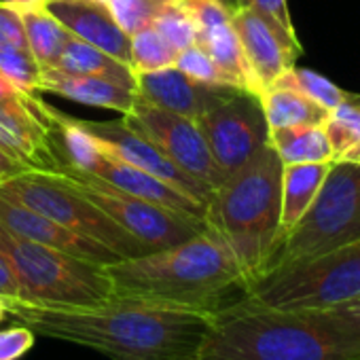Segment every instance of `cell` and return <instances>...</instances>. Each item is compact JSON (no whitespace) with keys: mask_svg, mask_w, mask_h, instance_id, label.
Returning a JSON list of instances; mask_svg holds the SVG:
<instances>
[{"mask_svg":"<svg viewBox=\"0 0 360 360\" xmlns=\"http://www.w3.org/2000/svg\"><path fill=\"white\" fill-rule=\"evenodd\" d=\"M322 129L335 161H356L360 155V94H347L328 110Z\"/></svg>","mask_w":360,"mask_h":360,"instance_id":"cell-26","label":"cell"},{"mask_svg":"<svg viewBox=\"0 0 360 360\" xmlns=\"http://www.w3.org/2000/svg\"><path fill=\"white\" fill-rule=\"evenodd\" d=\"M51 172L66 187H70L81 198L98 206L123 231L138 240L148 252L180 244L206 229V223L202 219L180 214L153 202L123 193L94 178L91 174L72 169L68 165H60L58 169Z\"/></svg>","mask_w":360,"mask_h":360,"instance_id":"cell-9","label":"cell"},{"mask_svg":"<svg viewBox=\"0 0 360 360\" xmlns=\"http://www.w3.org/2000/svg\"><path fill=\"white\" fill-rule=\"evenodd\" d=\"M269 144L284 165L335 161L322 125H290L269 129Z\"/></svg>","mask_w":360,"mask_h":360,"instance_id":"cell-23","label":"cell"},{"mask_svg":"<svg viewBox=\"0 0 360 360\" xmlns=\"http://www.w3.org/2000/svg\"><path fill=\"white\" fill-rule=\"evenodd\" d=\"M356 163H360V155H358V159H356Z\"/></svg>","mask_w":360,"mask_h":360,"instance_id":"cell-44","label":"cell"},{"mask_svg":"<svg viewBox=\"0 0 360 360\" xmlns=\"http://www.w3.org/2000/svg\"><path fill=\"white\" fill-rule=\"evenodd\" d=\"M58 68H62L66 72H75V75L108 79L119 85L136 89V75L129 64L104 53L102 49H98L72 34L64 43L62 56L58 60Z\"/></svg>","mask_w":360,"mask_h":360,"instance_id":"cell-21","label":"cell"},{"mask_svg":"<svg viewBox=\"0 0 360 360\" xmlns=\"http://www.w3.org/2000/svg\"><path fill=\"white\" fill-rule=\"evenodd\" d=\"M39 91L53 94L77 104L115 110L121 117L129 115L138 100L136 89L131 87H125V85H119L115 81L100 79V77L66 72L58 66H47L41 70Z\"/></svg>","mask_w":360,"mask_h":360,"instance_id":"cell-19","label":"cell"},{"mask_svg":"<svg viewBox=\"0 0 360 360\" xmlns=\"http://www.w3.org/2000/svg\"><path fill=\"white\" fill-rule=\"evenodd\" d=\"M24 30H26V41L28 49L37 58V62L47 68V66H58V60L62 56L64 43L68 41V30L53 18V13L43 5H30L18 9Z\"/></svg>","mask_w":360,"mask_h":360,"instance_id":"cell-25","label":"cell"},{"mask_svg":"<svg viewBox=\"0 0 360 360\" xmlns=\"http://www.w3.org/2000/svg\"><path fill=\"white\" fill-rule=\"evenodd\" d=\"M0 198L41 212L62 227L104 244L121 259L148 252L98 206L66 187L51 169H28L5 180L0 183Z\"/></svg>","mask_w":360,"mask_h":360,"instance_id":"cell-8","label":"cell"},{"mask_svg":"<svg viewBox=\"0 0 360 360\" xmlns=\"http://www.w3.org/2000/svg\"><path fill=\"white\" fill-rule=\"evenodd\" d=\"M0 227H5L7 231H11L13 236H20L24 240L68 252L72 257H79V259L98 263V265H108V263H115L121 259L104 244H100L96 240H87V238L62 227L60 223L47 219L45 214L34 212L22 204L9 202L5 198H0Z\"/></svg>","mask_w":360,"mask_h":360,"instance_id":"cell-15","label":"cell"},{"mask_svg":"<svg viewBox=\"0 0 360 360\" xmlns=\"http://www.w3.org/2000/svg\"><path fill=\"white\" fill-rule=\"evenodd\" d=\"M229 89L231 85L195 81L174 66L136 75V96L140 100L193 121H198Z\"/></svg>","mask_w":360,"mask_h":360,"instance_id":"cell-16","label":"cell"},{"mask_svg":"<svg viewBox=\"0 0 360 360\" xmlns=\"http://www.w3.org/2000/svg\"><path fill=\"white\" fill-rule=\"evenodd\" d=\"M282 169L284 163L267 142L206 204L204 223L238 259L246 288L269 267L282 240Z\"/></svg>","mask_w":360,"mask_h":360,"instance_id":"cell-4","label":"cell"},{"mask_svg":"<svg viewBox=\"0 0 360 360\" xmlns=\"http://www.w3.org/2000/svg\"><path fill=\"white\" fill-rule=\"evenodd\" d=\"M174 68L185 72L187 77L195 79V81H202V83H219V85H227L225 79L221 77L217 64L212 62V58L198 45H189L187 49L178 51L176 56V62H174ZM233 87V85H231Z\"/></svg>","mask_w":360,"mask_h":360,"instance_id":"cell-32","label":"cell"},{"mask_svg":"<svg viewBox=\"0 0 360 360\" xmlns=\"http://www.w3.org/2000/svg\"><path fill=\"white\" fill-rule=\"evenodd\" d=\"M324 311H328V314L335 316L337 320H341V322H345V324H349V326H354V328L360 330V297L354 299V301H347V303H343V305L324 309Z\"/></svg>","mask_w":360,"mask_h":360,"instance_id":"cell-37","label":"cell"},{"mask_svg":"<svg viewBox=\"0 0 360 360\" xmlns=\"http://www.w3.org/2000/svg\"><path fill=\"white\" fill-rule=\"evenodd\" d=\"M22 94H28V91H22V89L15 87L7 77L0 75V102H5V100H15V98H20Z\"/></svg>","mask_w":360,"mask_h":360,"instance_id":"cell-40","label":"cell"},{"mask_svg":"<svg viewBox=\"0 0 360 360\" xmlns=\"http://www.w3.org/2000/svg\"><path fill=\"white\" fill-rule=\"evenodd\" d=\"M330 163H292L282 169V236L290 231L316 200Z\"/></svg>","mask_w":360,"mask_h":360,"instance_id":"cell-20","label":"cell"},{"mask_svg":"<svg viewBox=\"0 0 360 360\" xmlns=\"http://www.w3.org/2000/svg\"><path fill=\"white\" fill-rule=\"evenodd\" d=\"M198 125L225 178L246 165L269 142L261 98L240 87H231L217 100L198 119Z\"/></svg>","mask_w":360,"mask_h":360,"instance_id":"cell-10","label":"cell"},{"mask_svg":"<svg viewBox=\"0 0 360 360\" xmlns=\"http://www.w3.org/2000/svg\"><path fill=\"white\" fill-rule=\"evenodd\" d=\"M22 172H28V167H24L22 163L13 161L9 155L3 153V148H0V183H5V180L22 174Z\"/></svg>","mask_w":360,"mask_h":360,"instance_id":"cell-39","label":"cell"},{"mask_svg":"<svg viewBox=\"0 0 360 360\" xmlns=\"http://www.w3.org/2000/svg\"><path fill=\"white\" fill-rule=\"evenodd\" d=\"M112 295L161 305L214 311L225 297L246 292L244 271L229 246L208 227L198 236L131 259L104 265Z\"/></svg>","mask_w":360,"mask_h":360,"instance_id":"cell-3","label":"cell"},{"mask_svg":"<svg viewBox=\"0 0 360 360\" xmlns=\"http://www.w3.org/2000/svg\"><path fill=\"white\" fill-rule=\"evenodd\" d=\"M153 26L176 51H183L198 41V28L180 0H167L155 15Z\"/></svg>","mask_w":360,"mask_h":360,"instance_id":"cell-29","label":"cell"},{"mask_svg":"<svg viewBox=\"0 0 360 360\" xmlns=\"http://www.w3.org/2000/svg\"><path fill=\"white\" fill-rule=\"evenodd\" d=\"M0 252L20 286V299L41 305H100L112 297L104 265L24 240L0 227Z\"/></svg>","mask_w":360,"mask_h":360,"instance_id":"cell-5","label":"cell"},{"mask_svg":"<svg viewBox=\"0 0 360 360\" xmlns=\"http://www.w3.org/2000/svg\"><path fill=\"white\" fill-rule=\"evenodd\" d=\"M349 360H360V356H356V358H349Z\"/></svg>","mask_w":360,"mask_h":360,"instance_id":"cell-43","label":"cell"},{"mask_svg":"<svg viewBox=\"0 0 360 360\" xmlns=\"http://www.w3.org/2000/svg\"><path fill=\"white\" fill-rule=\"evenodd\" d=\"M195 43L212 58V62L217 64V68H219V72H221V77L225 79L227 85H233V87L248 89V91L257 94L248 62L244 58L240 39H238L231 24L217 26L212 30L200 32Z\"/></svg>","mask_w":360,"mask_h":360,"instance_id":"cell-22","label":"cell"},{"mask_svg":"<svg viewBox=\"0 0 360 360\" xmlns=\"http://www.w3.org/2000/svg\"><path fill=\"white\" fill-rule=\"evenodd\" d=\"M180 3L191 15L198 34L212 30L217 26L231 24V15L236 9V5H231L229 0H180Z\"/></svg>","mask_w":360,"mask_h":360,"instance_id":"cell-33","label":"cell"},{"mask_svg":"<svg viewBox=\"0 0 360 360\" xmlns=\"http://www.w3.org/2000/svg\"><path fill=\"white\" fill-rule=\"evenodd\" d=\"M0 297L5 299H20V286L13 278V271L7 263V259L0 252Z\"/></svg>","mask_w":360,"mask_h":360,"instance_id":"cell-38","label":"cell"},{"mask_svg":"<svg viewBox=\"0 0 360 360\" xmlns=\"http://www.w3.org/2000/svg\"><path fill=\"white\" fill-rule=\"evenodd\" d=\"M3 3H7L15 9H22V7H30V5H43L47 0H3Z\"/></svg>","mask_w":360,"mask_h":360,"instance_id":"cell-41","label":"cell"},{"mask_svg":"<svg viewBox=\"0 0 360 360\" xmlns=\"http://www.w3.org/2000/svg\"><path fill=\"white\" fill-rule=\"evenodd\" d=\"M81 127H85L91 138L98 142V146L153 176H157L169 187L183 191L191 198H198L208 204L212 189L200 183L198 178L185 174L176 163H172L148 138H144L140 131L129 127L123 117L112 119V121H87V119H77Z\"/></svg>","mask_w":360,"mask_h":360,"instance_id":"cell-13","label":"cell"},{"mask_svg":"<svg viewBox=\"0 0 360 360\" xmlns=\"http://www.w3.org/2000/svg\"><path fill=\"white\" fill-rule=\"evenodd\" d=\"M360 330L328 311L280 309L242 295L212 311L198 360H349Z\"/></svg>","mask_w":360,"mask_h":360,"instance_id":"cell-2","label":"cell"},{"mask_svg":"<svg viewBox=\"0 0 360 360\" xmlns=\"http://www.w3.org/2000/svg\"><path fill=\"white\" fill-rule=\"evenodd\" d=\"M259 98L269 129L290 125H322L328 115L326 108L307 100L299 91L282 85L267 87Z\"/></svg>","mask_w":360,"mask_h":360,"instance_id":"cell-24","label":"cell"},{"mask_svg":"<svg viewBox=\"0 0 360 360\" xmlns=\"http://www.w3.org/2000/svg\"><path fill=\"white\" fill-rule=\"evenodd\" d=\"M229 3H231V5H233V0H229Z\"/></svg>","mask_w":360,"mask_h":360,"instance_id":"cell-45","label":"cell"},{"mask_svg":"<svg viewBox=\"0 0 360 360\" xmlns=\"http://www.w3.org/2000/svg\"><path fill=\"white\" fill-rule=\"evenodd\" d=\"M358 240L360 163L333 161L311 206L297 221V225L282 236L269 267L311 259Z\"/></svg>","mask_w":360,"mask_h":360,"instance_id":"cell-7","label":"cell"},{"mask_svg":"<svg viewBox=\"0 0 360 360\" xmlns=\"http://www.w3.org/2000/svg\"><path fill=\"white\" fill-rule=\"evenodd\" d=\"M102 3L117 26L131 37L153 24L155 15L167 0H102Z\"/></svg>","mask_w":360,"mask_h":360,"instance_id":"cell-31","label":"cell"},{"mask_svg":"<svg viewBox=\"0 0 360 360\" xmlns=\"http://www.w3.org/2000/svg\"><path fill=\"white\" fill-rule=\"evenodd\" d=\"M123 121L148 138L185 174L198 178L212 191L225 180L198 121L153 106L140 98L136 100L131 112L123 117Z\"/></svg>","mask_w":360,"mask_h":360,"instance_id":"cell-11","label":"cell"},{"mask_svg":"<svg viewBox=\"0 0 360 360\" xmlns=\"http://www.w3.org/2000/svg\"><path fill=\"white\" fill-rule=\"evenodd\" d=\"M274 85L290 87V89L299 91L301 96H305L307 100L316 102L318 106L326 108V110L335 108L345 96V91L341 87H337L335 83H330L328 79H324V77H320L307 68H297V66L288 68Z\"/></svg>","mask_w":360,"mask_h":360,"instance_id":"cell-28","label":"cell"},{"mask_svg":"<svg viewBox=\"0 0 360 360\" xmlns=\"http://www.w3.org/2000/svg\"><path fill=\"white\" fill-rule=\"evenodd\" d=\"M7 316L34 335L96 349L112 360H198L212 311L112 295L100 305L5 299Z\"/></svg>","mask_w":360,"mask_h":360,"instance_id":"cell-1","label":"cell"},{"mask_svg":"<svg viewBox=\"0 0 360 360\" xmlns=\"http://www.w3.org/2000/svg\"><path fill=\"white\" fill-rule=\"evenodd\" d=\"M45 7L68 34L129 64V37L117 26L102 0H47Z\"/></svg>","mask_w":360,"mask_h":360,"instance_id":"cell-18","label":"cell"},{"mask_svg":"<svg viewBox=\"0 0 360 360\" xmlns=\"http://www.w3.org/2000/svg\"><path fill=\"white\" fill-rule=\"evenodd\" d=\"M7 318V305H5V297H0V322Z\"/></svg>","mask_w":360,"mask_h":360,"instance_id":"cell-42","label":"cell"},{"mask_svg":"<svg viewBox=\"0 0 360 360\" xmlns=\"http://www.w3.org/2000/svg\"><path fill=\"white\" fill-rule=\"evenodd\" d=\"M178 51L150 24L129 37V66L134 75L157 72L174 66Z\"/></svg>","mask_w":360,"mask_h":360,"instance_id":"cell-27","label":"cell"},{"mask_svg":"<svg viewBox=\"0 0 360 360\" xmlns=\"http://www.w3.org/2000/svg\"><path fill=\"white\" fill-rule=\"evenodd\" d=\"M85 174H91L94 178L102 180V183H106V185H110L123 193H129L134 198H140V200L153 202L157 206L169 208L174 212L195 217V219L204 221L206 202L169 187L157 176H153V174H148V172H144V169H140V167H136V165H131V163H127V161H123V159H119L106 150L100 153L91 172H85Z\"/></svg>","mask_w":360,"mask_h":360,"instance_id":"cell-17","label":"cell"},{"mask_svg":"<svg viewBox=\"0 0 360 360\" xmlns=\"http://www.w3.org/2000/svg\"><path fill=\"white\" fill-rule=\"evenodd\" d=\"M246 295L280 309L324 311L360 297V240L330 252L269 267Z\"/></svg>","mask_w":360,"mask_h":360,"instance_id":"cell-6","label":"cell"},{"mask_svg":"<svg viewBox=\"0 0 360 360\" xmlns=\"http://www.w3.org/2000/svg\"><path fill=\"white\" fill-rule=\"evenodd\" d=\"M3 47H28V41L18 9L0 0V49Z\"/></svg>","mask_w":360,"mask_h":360,"instance_id":"cell-35","label":"cell"},{"mask_svg":"<svg viewBox=\"0 0 360 360\" xmlns=\"http://www.w3.org/2000/svg\"><path fill=\"white\" fill-rule=\"evenodd\" d=\"M41 70L43 66L37 62L28 47H3L0 49V75L7 77L15 87L28 94H41Z\"/></svg>","mask_w":360,"mask_h":360,"instance_id":"cell-30","label":"cell"},{"mask_svg":"<svg viewBox=\"0 0 360 360\" xmlns=\"http://www.w3.org/2000/svg\"><path fill=\"white\" fill-rule=\"evenodd\" d=\"M34 333L22 324L0 333V360H20L32 345Z\"/></svg>","mask_w":360,"mask_h":360,"instance_id":"cell-36","label":"cell"},{"mask_svg":"<svg viewBox=\"0 0 360 360\" xmlns=\"http://www.w3.org/2000/svg\"><path fill=\"white\" fill-rule=\"evenodd\" d=\"M0 148L28 169H58L53 119L41 94L0 102Z\"/></svg>","mask_w":360,"mask_h":360,"instance_id":"cell-12","label":"cell"},{"mask_svg":"<svg viewBox=\"0 0 360 360\" xmlns=\"http://www.w3.org/2000/svg\"><path fill=\"white\" fill-rule=\"evenodd\" d=\"M233 5L252 9L255 13L265 18L271 26H276L282 34L299 41L297 30L292 26V20H290V11H288L286 0H233Z\"/></svg>","mask_w":360,"mask_h":360,"instance_id":"cell-34","label":"cell"},{"mask_svg":"<svg viewBox=\"0 0 360 360\" xmlns=\"http://www.w3.org/2000/svg\"><path fill=\"white\" fill-rule=\"evenodd\" d=\"M231 26L240 39L257 96H261L288 68H292L299 56L303 53L299 41L282 34L276 26H271L252 9L236 7L231 15Z\"/></svg>","mask_w":360,"mask_h":360,"instance_id":"cell-14","label":"cell"}]
</instances>
